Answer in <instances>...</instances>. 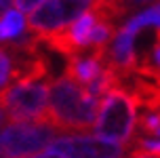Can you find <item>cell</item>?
I'll list each match as a JSON object with an SVG mask.
<instances>
[{
    "label": "cell",
    "instance_id": "12",
    "mask_svg": "<svg viewBox=\"0 0 160 158\" xmlns=\"http://www.w3.org/2000/svg\"><path fill=\"white\" fill-rule=\"evenodd\" d=\"M128 150L143 152L148 156L160 158V139H152V137H135V141L131 143Z\"/></svg>",
    "mask_w": 160,
    "mask_h": 158
},
{
    "label": "cell",
    "instance_id": "2",
    "mask_svg": "<svg viewBox=\"0 0 160 158\" xmlns=\"http://www.w3.org/2000/svg\"><path fill=\"white\" fill-rule=\"evenodd\" d=\"M137 108H139V103L128 91L120 87H114L112 91H108L101 97L97 120L93 125L95 137L131 148V143L137 137L135 133L137 122H139Z\"/></svg>",
    "mask_w": 160,
    "mask_h": 158
},
{
    "label": "cell",
    "instance_id": "10",
    "mask_svg": "<svg viewBox=\"0 0 160 158\" xmlns=\"http://www.w3.org/2000/svg\"><path fill=\"white\" fill-rule=\"evenodd\" d=\"M19 78V68H17V57L8 47L0 44V93L7 91L11 84H15Z\"/></svg>",
    "mask_w": 160,
    "mask_h": 158
},
{
    "label": "cell",
    "instance_id": "15",
    "mask_svg": "<svg viewBox=\"0 0 160 158\" xmlns=\"http://www.w3.org/2000/svg\"><path fill=\"white\" fill-rule=\"evenodd\" d=\"M11 2H13V0H0V15H4V13L8 11Z\"/></svg>",
    "mask_w": 160,
    "mask_h": 158
},
{
    "label": "cell",
    "instance_id": "14",
    "mask_svg": "<svg viewBox=\"0 0 160 158\" xmlns=\"http://www.w3.org/2000/svg\"><path fill=\"white\" fill-rule=\"evenodd\" d=\"M28 158H61V156L48 150V152H40V154H34V156H28Z\"/></svg>",
    "mask_w": 160,
    "mask_h": 158
},
{
    "label": "cell",
    "instance_id": "6",
    "mask_svg": "<svg viewBox=\"0 0 160 158\" xmlns=\"http://www.w3.org/2000/svg\"><path fill=\"white\" fill-rule=\"evenodd\" d=\"M124 145L99 139L95 135H57L51 143V152L61 158H124Z\"/></svg>",
    "mask_w": 160,
    "mask_h": 158
},
{
    "label": "cell",
    "instance_id": "8",
    "mask_svg": "<svg viewBox=\"0 0 160 158\" xmlns=\"http://www.w3.org/2000/svg\"><path fill=\"white\" fill-rule=\"evenodd\" d=\"M105 70L103 53H82V55L68 57L65 65V76H70L82 87H88L93 80L99 78V74Z\"/></svg>",
    "mask_w": 160,
    "mask_h": 158
},
{
    "label": "cell",
    "instance_id": "7",
    "mask_svg": "<svg viewBox=\"0 0 160 158\" xmlns=\"http://www.w3.org/2000/svg\"><path fill=\"white\" fill-rule=\"evenodd\" d=\"M103 59H105V65L118 78L135 72L137 65H139V57H137V51H135V34H128L120 28L114 34L108 48L103 51Z\"/></svg>",
    "mask_w": 160,
    "mask_h": 158
},
{
    "label": "cell",
    "instance_id": "5",
    "mask_svg": "<svg viewBox=\"0 0 160 158\" xmlns=\"http://www.w3.org/2000/svg\"><path fill=\"white\" fill-rule=\"evenodd\" d=\"M57 131L48 122H11L0 133V158H28L51 148Z\"/></svg>",
    "mask_w": 160,
    "mask_h": 158
},
{
    "label": "cell",
    "instance_id": "9",
    "mask_svg": "<svg viewBox=\"0 0 160 158\" xmlns=\"http://www.w3.org/2000/svg\"><path fill=\"white\" fill-rule=\"evenodd\" d=\"M28 21H25L23 13H19L17 8H8L4 15H0V42L2 44H11L15 40L23 38Z\"/></svg>",
    "mask_w": 160,
    "mask_h": 158
},
{
    "label": "cell",
    "instance_id": "17",
    "mask_svg": "<svg viewBox=\"0 0 160 158\" xmlns=\"http://www.w3.org/2000/svg\"><path fill=\"white\" fill-rule=\"evenodd\" d=\"M148 2H152V0H131L128 4H133V7H139V4H148Z\"/></svg>",
    "mask_w": 160,
    "mask_h": 158
},
{
    "label": "cell",
    "instance_id": "16",
    "mask_svg": "<svg viewBox=\"0 0 160 158\" xmlns=\"http://www.w3.org/2000/svg\"><path fill=\"white\" fill-rule=\"evenodd\" d=\"M7 112H4V108H2V105H0V129H2V125H4V122H7Z\"/></svg>",
    "mask_w": 160,
    "mask_h": 158
},
{
    "label": "cell",
    "instance_id": "4",
    "mask_svg": "<svg viewBox=\"0 0 160 158\" xmlns=\"http://www.w3.org/2000/svg\"><path fill=\"white\" fill-rule=\"evenodd\" d=\"M99 0H47L28 19V28L34 36L48 38L65 32L74 21L97 7Z\"/></svg>",
    "mask_w": 160,
    "mask_h": 158
},
{
    "label": "cell",
    "instance_id": "11",
    "mask_svg": "<svg viewBox=\"0 0 160 158\" xmlns=\"http://www.w3.org/2000/svg\"><path fill=\"white\" fill-rule=\"evenodd\" d=\"M137 126L148 135H160V110H145L139 116Z\"/></svg>",
    "mask_w": 160,
    "mask_h": 158
},
{
    "label": "cell",
    "instance_id": "3",
    "mask_svg": "<svg viewBox=\"0 0 160 158\" xmlns=\"http://www.w3.org/2000/svg\"><path fill=\"white\" fill-rule=\"evenodd\" d=\"M0 105L13 122H47L48 84L47 80H21L0 93Z\"/></svg>",
    "mask_w": 160,
    "mask_h": 158
},
{
    "label": "cell",
    "instance_id": "1",
    "mask_svg": "<svg viewBox=\"0 0 160 158\" xmlns=\"http://www.w3.org/2000/svg\"><path fill=\"white\" fill-rule=\"evenodd\" d=\"M99 103L101 99L93 97L82 84L61 74L48 87L47 122L53 125L59 133L61 131H88L97 120Z\"/></svg>",
    "mask_w": 160,
    "mask_h": 158
},
{
    "label": "cell",
    "instance_id": "13",
    "mask_svg": "<svg viewBox=\"0 0 160 158\" xmlns=\"http://www.w3.org/2000/svg\"><path fill=\"white\" fill-rule=\"evenodd\" d=\"M42 2H47V0H13V4H15V8L19 11V13H30V11H36Z\"/></svg>",
    "mask_w": 160,
    "mask_h": 158
}]
</instances>
